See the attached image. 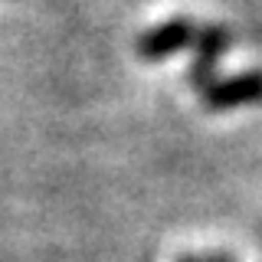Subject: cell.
Segmentation results:
<instances>
[{"label":"cell","instance_id":"1","mask_svg":"<svg viewBox=\"0 0 262 262\" xmlns=\"http://www.w3.org/2000/svg\"><path fill=\"white\" fill-rule=\"evenodd\" d=\"M190 43H196V23L187 20V16H174V20H167V23H161V27L138 36V56L147 62H161Z\"/></svg>","mask_w":262,"mask_h":262},{"label":"cell","instance_id":"2","mask_svg":"<svg viewBox=\"0 0 262 262\" xmlns=\"http://www.w3.org/2000/svg\"><path fill=\"white\" fill-rule=\"evenodd\" d=\"M229 46V30L223 27V23H207L200 33H196V43H193V62H190V72H187V79H190V85L196 89V92H207V89L213 85V69H216L220 56L226 53Z\"/></svg>","mask_w":262,"mask_h":262},{"label":"cell","instance_id":"3","mask_svg":"<svg viewBox=\"0 0 262 262\" xmlns=\"http://www.w3.org/2000/svg\"><path fill=\"white\" fill-rule=\"evenodd\" d=\"M200 98L207 112H229V108H239V105L262 102V72L252 69L229 79H216Z\"/></svg>","mask_w":262,"mask_h":262},{"label":"cell","instance_id":"4","mask_svg":"<svg viewBox=\"0 0 262 262\" xmlns=\"http://www.w3.org/2000/svg\"><path fill=\"white\" fill-rule=\"evenodd\" d=\"M203 262H233V259H229L226 252H213V256H207V259H203Z\"/></svg>","mask_w":262,"mask_h":262},{"label":"cell","instance_id":"5","mask_svg":"<svg viewBox=\"0 0 262 262\" xmlns=\"http://www.w3.org/2000/svg\"><path fill=\"white\" fill-rule=\"evenodd\" d=\"M177 262H203V259H200V256H190V252H187V256H180Z\"/></svg>","mask_w":262,"mask_h":262}]
</instances>
